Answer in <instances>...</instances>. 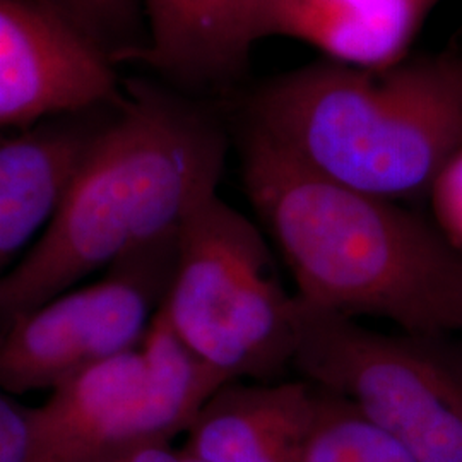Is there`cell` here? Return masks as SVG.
<instances>
[{
  "label": "cell",
  "instance_id": "1",
  "mask_svg": "<svg viewBox=\"0 0 462 462\" xmlns=\"http://www.w3.org/2000/svg\"><path fill=\"white\" fill-rule=\"evenodd\" d=\"M242 180L300 301L411 334L462 332V257L425 219L315 173L252 125Z\"/></svg>",
  "mask_w": 462,
  "mask_h": 462
},
{
  "label": "cell",
  "instance_id": "14",
  "mask_svg": "<svg viewBox=\"0 0 462 462\" xmlns=\"http://www.w3.org/2000/svg\"><path fill=\"white\" fill-rule=\"evenodd\" d=\"M317 387V385H315ZM303 462H418L345 397L317 387Z\"/></svg>",
  "mask_w": 462,
  "mask_h": 462
},
{
  "label": "cell",
  "instance_id": "5",
  "mask_svg": "<svg viewBox=\"0 0 462 462\" xmlns=\"http://www.w3.org/2000/svg\"><path fill=\"white\" fill-rule=\"evenodd\" d=\"M298 307L301 379L345 397L416 461L462 462V347L448 336L379 332Z\"/></svg>",
  "mask_w": 462,
  "mask_h": 462
},
{
  "label": "cell",
  "instance_id": "4",
  "mask_svg": "<svg viewBox=\"0 0 462 462\" xmlns=\"http://www.w3.org/2000/svg\"><path fill=\"white\" fill-rule=\"evenodd\" d=\"M162 312L173 332L228 382H274L293 368L300 307L247 216L217 194L177 236Z\"/></svg>",
  "mask_w": 462,
  "mask_h": 462
},
{
  "label": "cell",
  "instance_id": "7",
  "mask_svg": "<svg viewBox=\"0 0 462 462\" xmlns=\"http://www.w3.org/2000/svg\"><path fill=\"white\" fill-rule=\"evenodd\" d=\"M116 64L33 0H0V133L112 105Z\"/></svg>",
  "mask_w": 462,
  "mask_h": 462
},
{
  "label": "cell",
  "instance_id": "12",
  "mask_svg": "<svg viewBox=\"0 0 462 462\" xmlns=\"http://www.w3.org/2000/svg\"><path fill=\"white\" fill-rule=\"evenodd\" d=\"M141 7L146 40L135 59L168 79L221 83L247 64L255 0H141Z\"/></svg>",
  "mask_w": 462,
  "mask_h": 462
},
{
  "label": "cell",
  "instance_id": "13",
  "mask_svg": "<svg viewBox=\"0 0 462 462\" xmlns=\"http://www.w3.org/2000/svg\"><path fill=\"white\" fill-rule=\"evenodd\" d=\"M146 372L135 418L137 446L171 444L216 393L230 383L185 346L162 309L141 345Z\"/></svg>",
  "mask_w": 462,
  "mask_h": 462
},
{
  "label": "cell",
  "instance_id": "2",
  "mask_svg": "<svg viewBox=\"0 0 462 462\" xmlns=\"http://www.w3.org/2000/svg\"><path fill=\"white\" fill-rule=\"evenodd\" d=\"M226 135L163 89L122 97L47 231L0 276V326L97 273L177 240L217 194Z\"/></svg>",
  "mask_w": 462,
  "mask_h": 462
},
{
  "label": "cell",
  "instance_id": "11",
  "mask_svg": "<svg viewBox=\"0 0 462 462\" xmlns=\"http://www.w3.org/2000/svg\"><path fill=\"white\" fill-rule=\"evenodd\" d=\"M317 387L309 380L223 385L185 431L204 462H303Z\"/></svg>",
  "mask_w": 462,
  "mask_h": 462
},
{
  "label": "cell",
  "instance_id": "8",
  "mask_svg": "<svg viewBox=\"0 0 462 462\" xmlns=\"http://www.w3.org/2000/svg\"><path fill=\"white\" fill-rule=\"evenodd\" d=\"M120 99L0 133V276L47 231Z\"/></svg>",
  "mask_w": 462,
  "mask_h": 462
},
{
  "label": "cell",
  "instance_id": "9",
  "mask_svg": "<svg viewBox=\"0 0 462 462\" xmlns=\"http://www.w3.org/2000/svg\"><path fill=\"white\" fill-rule=\"evenodd\" d=\"M444 0H255L254 40L307 43L326 60L380 69L410 57Z\"/></svg>",
  "mask_w": 462,
  "mask_h": 462
},
{
  "label": "cell",
  "instance_id": "6",
  "mask_svg": "<svg viewBox=\"0 0 462 462\" xmlns=\"http://www.w3.org/2000/svg\"><path fill=\"white\" fill-rule=\"evenodd\" d=\"M175 248L177 240L135 254L0 326V389L50 393L141 346L165 300Z\"/></svg>",
  "mask_w": 462,
  "mask_h": 462
},
{
  "label": "cell",
  "instance_id": "3",
  "mask_svg": "<svg viewBox=\"0 0 462 462\" xmlns=\"http://www.w3.org/2000/svg\"><path fill=\"white\" fill-rule=\"evenodd\" d=\"M250 125L329 180L394 202L418 198L462 148V53L300 67L254 97Z\"/></svg>",
  "mask_w": 462,
  "mask_h": 462
},
{
  "label": "cell",
  "instance_id": "10",
  "mask_svg": "<svg viewBox=\"0 0 462 462\" xmlns=\"http://www.w3.org/2000/svg\"><path fill=\"white\" fill-rule=\"evenodd\" d=\"M141 346L93 365L32 408L33 462H89L135 447Z\"/></svg>",
  "mask_w": 462,
  "mask_h": 462
},
{
  "label": "cell",
  "instance_id": "15",
  "mask_svg": "<svg viewBox=\"0 0 462 462\" xmlns=\"http://www.w3.org/2000/svg\"><path fill=\"white\" fill-rule=\"evenodd\" d=\"M64 19L114 64L135 59L146 30L141 0H33Z\"/></svg>",
  "mask_w": 462,
  "mask_h": 462
},
{
  "label": "cell",
  "instance_id": "17",
  "mask_svg": "<svg viewBox=\"0 0 462 462\" xmlns=\"http://www.w3.org/2000/svg\"><path fill=\"white\" fill-rule=\"evenodd\" d=\"M0 462H33L32 406L0 389Z\"/></svg>",
  "mask_w": 462,
  "mask_h": 462
},
{
  "label": "cell",
  "instance_id": "18",
  "mask_svg": "<svg viewBox=\"0 0 462 462\" xmlns=\"http://www.w3.org/2000/svg\"><path fill=\"white\" fill-rule=\"evenodd\" d=\"M89 462H204L185 448H175L171 444H146L116 450Z\"/></svg>",
  "mask_w": 462,
  "mask_h": 462
},
{
  "label": "cell",
  "instance_id": "16",
  "mask_svg": "<svg viewBox=\"0 0 462 462\" xmlns=\"http://www.w3.org/2000/svg\"><path fill=\"white\" fill-rule=\"evenodd\" d=\"M429 194L437 230L462 257V148L442 166Z\"/></svg>",
  "mask_w": 462,
  "mask_h": 462
}]
</instances>
